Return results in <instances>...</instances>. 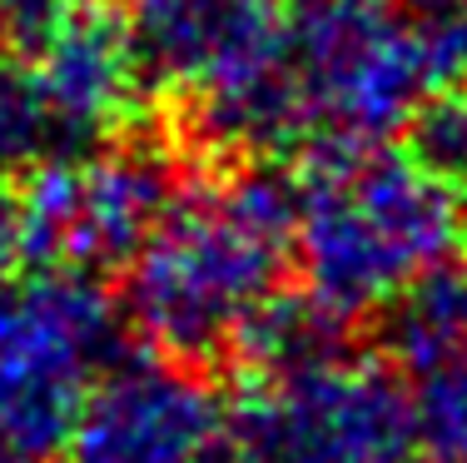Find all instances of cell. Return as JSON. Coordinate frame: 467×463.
<instances>
[{
  "label": "cell",
  "mask_w": 467,
  "mask_h": 463,
  "mask_svg": "<svg viewBox=\"0 0 467 463\" xmlns=\"http://www.w3.org/2000/svg\"><path fill=\"white\" fill-rule=\"evenodd\" d=\"M294 239L298 180L244 164L224 180L194 184L125 269V319L164 359L219 354L259 300L279 289Z\"/></svg>",
  "instance_id": "6da1fadb"
},
{
  "label": "cell",
  "mask_w": 467,
  "mask_h": 463,
  "mask_svg": "<svg viewBox=\"0 0 467 463\" xmlns=\"http://www.w3.org/2000/svg\"><path fill=\"white\" fill-rule=\"evenodd\" d=\"M298 180V259L343 319L383 314L408 284L452 264L467 195L388 145H308Z\"/></svg>",
  "instance_id": "7a4b0ae2"
},
{
  "label": "cell",
  "mask_w": 467,
  "mask_h": 463,
  "mask_svg": "<svg viewBox=\"0 0 467 463\" xmlns=\"http://www.w3.org/2000/svg\"><path fill=\"white\" fill-rule=\"evenodd\" d=\"M125 20L144 90L189 100L214 145L269 154L304 140L284 0H125Z\"/></svg>",
  "instance_id": "3957f363"
},
{
  "label": "cell",
  "mask_w": 467,
  "mask_h": 463,
  "mask_svg": "<svg viewBox=\"0 0 467 463\" xmlns=\"http://www.w3.org/2000/svg\"><path fill=\"white\" fill-rule=\"evenodd\" d=\"M438 80L428 30L393 0L288 5V95L314 145H383L413 125Z\"/></svg>",
  "instance_id": "277c9868"
},
{
  "label": "cell",
  "mask_w": 467,
  "mask_h": 463,
  "mask_svg": "<svg viewBox=\"0 0 467 463\" xmlns=\"http://www.w3.org/2000/svg\"><path fill=\"white\" fill-rule=\"evenodd\" d=\"M119 354V304L95 274L36 269L0 294V444L26 463L70 448Z\"/></svg>",
  "instance_id": "5b68a950"
},
{
  "label": "cell",
  "mask_w": 467,
  "mask_h": 463,
  "mask_svg": "<svg viewBox=\"0 0 467 463\" xmlns=\"http://www.w3.org/2000/svg\"><path fill=\"white\" fill-rule=\"evenodd\" d=\"M244 463H413L418 394L373 354H333L284 379L244 384L229 414Z\"/></svg>",
  "instance_id": "8992f818"
},
{
  "label": "cell",
  "mask_w": 467,
  "mask_h": 463,
  "mask_svg": "<svg viewBox=\"0 0 467 463\" xmlns=\"http://www.w3.org/2000/svg\"><path fill=\"white\" fill-rule=\"evenodd\" d=\"M180 164L154 145H105L30 164L16 195L20 245L40 269H130L180 205Z\"/></svg>",
  "instance_id": "52a82bcc"
},
{
  "label": "cell",
  "mask_w": 467,
  "mask_h": 463,
  "mask_svg": "<svg viewBox=\"0 0 467 463\" xmlns=\"http://www.w3.org/2000/svg\"><path fill=\"white\" fill-rule=\"evenodd\" d=\"M229 414L189 363L144 354L119 359L95 384L70 463H219Z\"/></svg>",
  "instance_id": "ba28073f"
},
{
  "label": "cell",
  "mask_w": 467,
  "mask_h": 463,
  "mask_svg": "<svg viewBox=\"0 0 467 463\" xmlns=\"http://www.w3.org/2000/svg\"><path fill=\"white\" fill-rule=\"evenodd\" d=\"M36 80L46 90L60 140L90 145L109 135L144 90L125 5L65 0V10L36 46Z\"/></svg>",
  "instance_id": "9c48e42d"
},
{
  "label": "cell",
  "mask_w": 467,
  "mask_h": 463,
  "mask_svg": "<svg viewBox=\"0 0 467 463\" xmlns=\"http://www.w3.org/2000/svg\"><path fill=\"white\" fill-rule=\"evenodd\" d=\"M343 339H348V319L328 309L314 289H274L239 324V334L229 339V354L249 374V384H259L343 354L348 349Z\"/></svg>",
  "instance_id": "30bf717a"
},
{
  "label": "cell",
  "mask_w": 467,
  "mask_h": 463,
  "mask_svg": "<svg viewBox=\"0 0 467 463\" xmlns=\"http://www.w3.org/2000/svg\"><path fill=\"white\" fill-rule=\"evenodd\" d=\"M383 344L418 379L467 369V269L442 264L383 309Z\"/></svg>",
  "instance_id": "8fae6325"
},
{
  "label": "cell",
  "mask_w": 467,
  "mask_h": 463,
  "mask_svg": "<svg viewBox=\"0 0 467 463\" xmlns=\"http://www.w3.org/2000/svg\"><path fill=\"white\" fill-rule=\"evenodd\" d=\"M55 140H60V130H55L46 90L36 80V65L0 50V170L40 164Z\"/></svg>",
  "instance_id": "7c38bea8"
},
{
  "label": "cell",
  "mask_w": 467,
  "mask_h": 463,
  "mask_svg": "<svg viewBox=\"0 0 467 463\" xmlns=\"http://www.w3.org/2000/svg\"><path fill=\"white\" fill-rule=\"evenodd\" d=\"M408 154L438 180L467 195V100L462 95H432L408 125Z\"/></svg>",
  "instance_id": "4fadbf2b"
},
{
  "label": "cell",
  "mask_w": 467,
  "mask_h": 463,
  "mask_svg": "<svg viewBox=\"0 0 467 463\" xmlns=\"http://www.w3.org/2000/svg\"><path fill=\"white\" fill-rule=\"evenodd\" d=\"M418 434H422V454L432 463H467V369L422 379Z\"/></svg>",
  "instance_id": "5bb4252c"
},
{
  "label": "cell",
  "mask_w": 467,
  "mask_h": 463,
  "mask_svg": "<svg viewBox=\"0 0 467 463\" xmlns=\"http://www.w3.org/2000/svg\"><path fill=\"white\" fill-rule=\"evenodd\" d=\"M422 30L438 55V70L452 80H467V0H432Z\"/></svg>",
  "instance_id": "9a60e30c"
},
{
  "label": "cell",
  "mask_w": 467,
  "mask_h": 463,
  "mask_svg": "<svg viewBox=\"0 0 467 463\" xmlns=\"http://www.w3.org/2000/svg\"><path fill=\"white\" fill-rule=\"evenodd\" d=\"M65 0H0V36L16 46H40V36L55 26Z\"/></svg>",
  "instance_id": "2e32d148"
},
{
  "label": "cell",
  "mask_w": 467,
  "mask_h": 463,
  "mask_svg": "<svg viewBox=\"0 0 467 463\" xmlns=\"http://www.w3.org/2000/svg\"><path fill=\"white\" fill-rule=\"evenodd\" d=\"M16 259H26V245H20V209L16 195L0 190V294L10 289V274H16Z\"/></svg>",
  "instance_id": "e0dca14e"
},
{
  "label": "cell",
  "mask_w": 467,
  "mask_h": 463,
  "mask_svg": "<svg viewBox=\"0 0 467 463\" xmlns=\"http://www.w3.org/2000/svg\"><path fill=\"white\" fill-rule=\"evenodd\" d=\"M0 463H26V458H20V454H10V448L0 444Z\"/></svg>",
  "instance_id": "ac0fdd59"
},
{
  "label": "cell",
  "mask_w": 467,
  "mask_h": 463,
  "mask_svg": "<svg viewBox=\"0 0 467 463\" xmlns=\"http://www.w3.org/2000/svg\"><path fill=\"white\" fill-rule=\"evenodd\" d=\"M422 5H432V0H422Z\"/></svg>",
  "instance_id": "d6986e66"
}]
</instances>
